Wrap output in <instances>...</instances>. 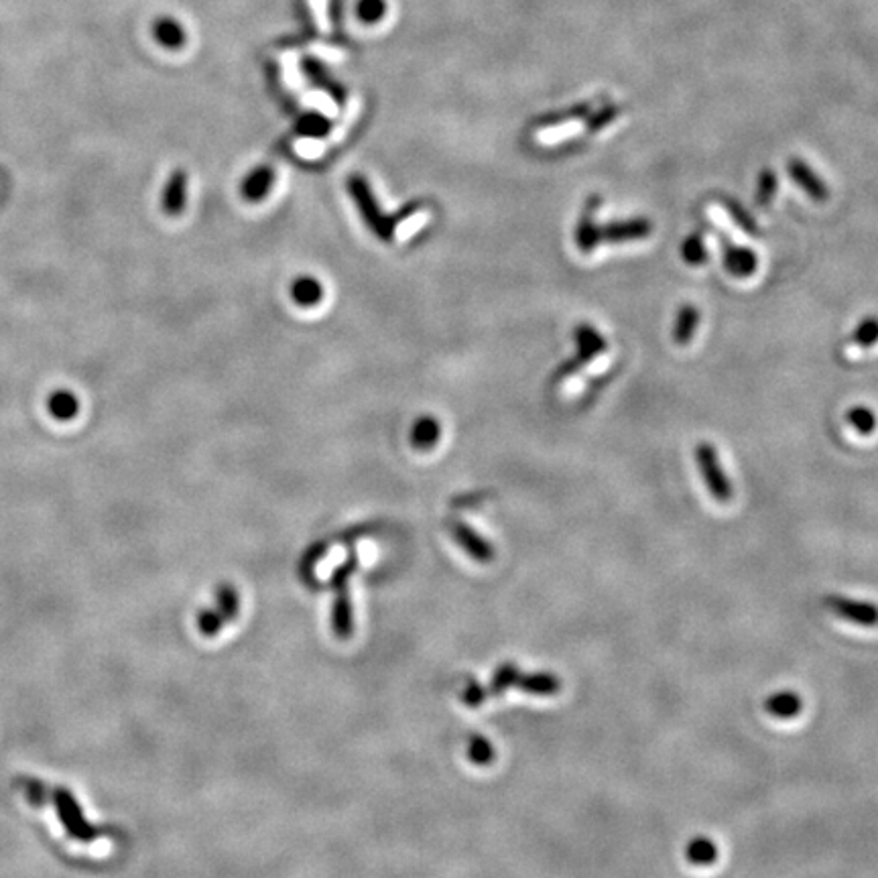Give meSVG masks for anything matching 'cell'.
<instances>
[{"instance_id": "cell-24", "label": "cell", "mask_w": 878, "mask_h": 878, "mask_svg": "<svg viewBox=\"0 0 878 878\" xmlns=\"http://www.w3.org/2000/svg\"><path fill=\"white\" fill-rule=\"evenodd\" d=\"M622 112H624V106H620V104H608V106H602L598 112H594V114L588 116V122H586L588 133H598V131L606 129L608 124H612Z\"/></svg>"}, {"instance_id": "cell-2", "label": "cell", "mask_w": 878, "mask_h": 878, "mask_svg": "<svg viewBox=\"0 0 878 878\" xmlns=\"http://www.w3.org/2000/svg\"><path fill=\"white\" fill-rule=\"evenodd\" d=\"M694 456H696V464L700 468V474H702L712 498L718 500L720 505L730 503L732 496H734V488H732L728 476L724 474L718 450L710 442H702L696 446Z\"/></svg>"}, {"instance_id": "cell-15", "label": "cell", "mask_w": 878, "mask_h": 878, "mask_svg": "<svg viewBox=\"0 0 878 878\" xmlns=\"http://www.w3.org/2000/svg\"><path fill=\"white\" fill-rule=\"evenodd\" d=\"M153 35H155L159 45H163V47H167L171 51L179 49L185 43L183 27L175 19H171V17L157 19L155 25H153Z\"/></svg>"}, {"instance_id": "cell-26", "label": "cell", "mask_w": 878, "mask_h": 878, "mask_svg": "<svg viewBox=\"0 0 878 878\" xmlns=\"http://www.w3.org/2000/svg\"><path fill=\"white\" fill-rule=\"evenodd\" d=\"M437 435H439V427H437V423L433 421V419H421V421H417V425H415V429H413V444L415 446H423V448H427V446H431V444H435V439H437Z\"/></svg>"}, {"instance_id": "cell-3", "label": "cell", "mask_w": 878, "mask_h": 878, "mask_svg": "<svg viewBox=\"0 0 878 878\" xmlns=\"http://www.w3.org/2000/svg\"><path fill=\"white\" fill-rule=\"evenodd\" d=\"M824 606L834 612L838 618L864 626V629H874L878 626V606L868 600H854L838 594L824 596Z\"/></svg>"}, {"instance_id": "cell-1", "label": "cell", "mask_w": 878, "mask_h": 878, "mask_svg": "<svg viewBox=\"0 0 878 878\" xmlns=\"http://www.w3.org/2000/svg\"><path fill=\"white\" fill-rule=\"evenodd\" d=\"M21 787H23V791H25L29 801H33L37 805L53 803L59 822L64 824L66 832L74 840L90 842V840H96L98 836H102L100 828H94L92 824H88L84 820L82 807L78 805L76 797L68 789H61V787H51L49 789L43 783H39L37 779H23Z\"/></svg>"}, {"instance_id": "cell-14", "label": "cell", "mask_w": 878, "mask_h": 878, "mask_svg": "<svg viewBox=\"0 0 878 878\" xmlns=\"http://www.w3.org/2000/svg\"><path fill=\"white\" fill-rule=\"evenodd\" d=\"M350 190H352L356 202L360 204V208H362L366 220L374 226L376 232H381V234H383L379 210H376V204H374V200H372V196H370V192H368V187H366L364 179H362V177H352V179H350Z\"/></svg>"}, {"instance_id": "cell-7", "label": "cell", "mask_w": 878, "mask_h": 878, "mask_svg": "<svg viewBox=\"0 0 878 878\" xmlns=\"http://www.w3.org/2000/svg\"><path fill=\"white\" fill-rule=\"evenodd\" d=\"M600 204H602L600 196H590V200L584 206L578 228H576V244L580 248V253H584V255L594 253V250L602 244L600 226L594 222V216H596V210L600 208Z\"/></svg>"}, {"instance_id": "cell-22", "label": "cell", "mask_w": 878, "mask_h": 878, "mask_svg": "<svg viewBox=\"0 0 878 878\" xmlns=\"http://www.w3.org/2000/svg\"><path fill=\"white\" fill-rule=\"evenodd\" d=\"M777 173L771 167H765L759 173V181H757V194H755V202L759 206H769L777 194Z\"/></svg>"}, {"instance_id": "cell-11", "label": "cell", "mask_w": 878, "mask_h": 878, "mask_svg": "<svg viewBox=\"0 0 878 878\" xmlns=\"http://www.w3.org/2000/svg\"><path fill=\"white\" fill-rule=\"evenodd\" d=\"M47 411L57 421H72L80 415V399L66 389H59L49 395Z\"/></svg>"}, {"instance_id": "cell-31", "label": "cell", "mask_w": 878, "mask_h": 878, "mask_svg": "<svg viewBox=\"0 0 878 878\" xmlns=\"http://www.w3.org/2000/svg\"><path fill=\"white\" fill-rule=\"evenodd\" d=\"M301 127L309 129V131H324V127H328V122L318 118V116H307L301 120Z\"/></svg>"}, {"instance_id": "cell-9", "label": "cell", "mask_w": 878, "mask_h": 878, "mask_svg": "<svg viewBox=\"0 0 878 878\" xmlns=\"http://www.w3.org/2000/svg\"><path fill=\"white\" fill-rule=\"evenodd\" d=\"M700 320H702L700 309L694 303H683L677 311V318L673 324V342L677 346H689L700 326Z\"/></svg>"}, {"instance_id": "cell-18", "label": "cell", "mask_w": 878, "mask_h": 878, "mask_svg": "<svg viewBox=\"0 0 878 878\" xmlns=\"http://www.w3.org/2000/svg\"><path fill=\"white\" fill-rule=\"evenodd\" d=\"M720 202H722V206L726 208V212L730 214V218L736 222V226H738L742 232H746V234H750V236H759V226H757L755 218H752V216L744 210V206H742L738 200H732V198H728V196H720Z\"/></svg>"}, {"instance_id": "cell-13", "label": "cell", "mask_w": 878, "mask_h": 878, "mask_svg": "<svg viewBox=\"0 0 878 878\" xmlns=\"http://www.w3.org/2000/svg\"><path fill=\"white\" fill-rule=\"evenodd\" d=\"M685 858L692 866H712L718 860V846L710 838L698 836L689 840L685 848Z\"/></svg>"}, {"instance_id": "cell-27", "label": "cell", "mask_w": 878, "mask_h": 878, "mask_svg": "<svg viewBox=\"0 0 878 878\" xmlns=\"http://www.w3.org/2000/svg\"><path fill=\"white\" fill-rule=\"evenodd\" d=\"M356 11L364 23H376V21L383 19L387 5H385V0H360Z\"/></svg>"}, {"instance_id": "cell-17", "label": "cell", "mask_w": 878, "mask_h": 878, "mask_svg": "<svg viewBox=\"0 0 878 878\" xmlns=\"http://www.w3.org/2000/svg\"><path fill=\"white\" fill-rule=\"evenodd\" d=\"M681 259L689 265V267H702L708 263V250H706V242L704 236L700 232L689 234L683 244H681Z\"/></svg>"}, {"instance_id": "cell-12", "label": "cell", "mask_w": 878, "mask_h": 878, "mask_svg": "<svg viewBox=\"0 0 878 878\" xmlns=\"http://www.w3.org/2000/svg\"><path fill=\"white\" fill-rule=\"evenodd\" d=\"M185 192H187V175L185 171H175L163 192V210L169 216H177L183 210Z\"/></svg>"}, {"instance_id": "cell-10", "label": "cell", "mask_w": 878, "mask_h": 878, "mask_svg": "<svg viewBox=\"0 0 878 878\" xmlns=\"http://www.w3.org/2000/svg\"><path fill=\"white\" fill-rule=\"evenodd\" d=\"M801 710L803 700L795 692H777L765 700V712L775 720H793Z\"/></svg>"}, {"instance_id": "cell-21", "label": "cell", "mask_w": 878, "mask_h": 878, "mask_svg": "<svg viewBox=\"0 0 878 878\" xmlns=\"http://www.w3.org/2000/svg\"><path fill=\"white\" fill-rule=\"evenodd\" d=\"M852 344L856 348H872L878 344V318L868 316L858 322L856 330L852 332Z\"/></svg>"}, {"instance_id": "cell-28", "label": "cell", "mask_w": 878, "mask_h": 878, "mask_svg": "<svg viewBox=\"0 0 878 878\" xmlns=\"http://www.w3.org/2000/svg\"><path fill=\"white\" fill-rule=\"evenodd\" d=\"M429 220V214L427 212H419V214H413V216H409L407 220H403L399 226H397V238L399 240H407V238H411L425 222Z\"/></svg>"}, {"instance_id": "cell-23", "label": "cell", "mask_w": 878, "mask_h": 878, "mask_svg": "<svg viewBox=\"0 0 878 878\" xmlns=\"http://www.w3.org/2000/svg\"><path fill=\"white\" fill-rule=\"evenodd\" d=\"M592 108H594V104L582 102V104H576V106H572L568 110H561V112L545 116L543 124H545V127H557V124H566V122H574V120H580V118H588L592 114Z\"/></svg>"}, {"instance_id": "cell-6", "label": "cell", "mask_w": 878, "mask_h": 878, "mask_svg": "<svg viewBox=\"0 0 878 878\" xmlns=\"http://www.w3.org/2000/svg\"><path fill=\"white\" fill-rule=\"evenodd\" d=\"M653 234V222L647 218H629L620 222H608L600 226V238L608 244L645 240Z\"/></svg>"}, {"instance_id": "cell-4", "label": "cell", "mask_w": 878, "mask_h": 878, "mask_svg": "<svg viewBox=\"0 0 878 878\" xmlns=\"http://www.w3.org/2000/svg\"><path fill=\"white\" fill-rule=\"evenodd\" d=\"M720 244H722V255H724V269L736 277V279H748L755 275L757 267H759V257L755 250L744 248V246H736L728 236L720 234Z\"/></svg>"}, {"instance_id": "cell-30", "label": "cell", "mask_w": 878, "mask_h": 878, "mask_svg": "<svg viewBox=\"0 0 878 878\" xmlns=\"http://www.w3.org/2000/svg\"><path fill=\"white\" fill-rule=\"evenodd\" d=\"M311 5H313V11H316V17H318V23H320V27H322L324 31H328V29H330V25H328V11H326V0H311Z\"/></svg>"}, {"instance_id": "cell-25", "label": "cell", "mask_w": 878, "mask_h": 878, "mask_svg": "<svg viewBox=\"0 0 878 878\" xmlns=\"http://www.w3.org/2000/svg\"><path fill=\"white\" fill-rule=\"evenodd\" d=\"M293 297L301 305H313L322 299V287L318 281H313V279H299L293 285Z\"/></svg>"}, {"instance_id": "cell-8", "label": "cell", "mask_w": 878, "mask_h": 878, "mask_svg": "<svg viewBox=\"0 0 878 878\" xmlns=\"http://www.w3.org/2000/svg\"><path fill=\"white\" fill-rule=\"evenodd\" d=\"M574 340H576V346H578V352H576L574 358L582 366L590 364L596 356H600V354H604L608 350L606 338L592 324H580L574 330Z\"/></svg>"}, {"instance_id": "cell-5", "label": "cell", "mask_w": 878, "mask_h": 878, "mask_svg": "<svg viewBox=\"0 0 878 878\" xmlns=\"http://www.w3.org/2000/svg\"><path fill=\"white\" fill-rule=\"evenodd\" d=\"M787 171H789V177L793 179V183H797L801 187V190L807 194L809 200L818 202V204H824V202L830 200L828 185L803 159L791 157L787 161Z\"/></svg>"}, {"instance_id": "cell-16", "label": "cell", "mask_w": 878, "mask_h": 878, "mask_svg": "<svg viewBox=\"0 0 878 878\" xmlns=\"http://www.w3.org/2000/svg\"><path fill=\"white\" fill-rule=\"evenodd\" d=\"M519 687H523L529 694L537 696H553L561 689V681L555 675L549 673H537V675H525L517 679Z\"/></svg>"}, {"instance_id": "cell-20", "label": "cell", "mask_w": 878, "mask_h": 878, "mask_svg": "<svg viewBox=\"0 0 878 878\" xmlns=\"http://www.w3.org/2000/svg\"><path fill=\"white\" fill-rule=\"evenodd\" d=\"M273 181V173L271 169H257L253 175H250L244 185H242V194L250 200H259L267 194L269 185Z\"/></svg>"}, {"instance_id": "cell-29", "label": "cell", "mask_w": 878, "mask_h": 878, "mask_svg": "<svg viewBox=\"0 0 878 878\" xmlns=\"http://www.w3.org/2000/svg\"><path fill=\"white\" fill-rule=\"evenodd\" d=\"M295 147H297V153L303 155V157H318V155L324 151L322 143L313 141V139H303V141H299Z\"/></svg>"}, {"instance_id": "cell-19", "label": "cell", "mask_w": 878, "mask_h": 878, "mask_svg": "<svg viewBox=\"0 0 878 878\" xmlns=\"http://www.w3.org/2000/svg\"><path fill=\"white\" fill-rule=\"evenodd\" d=\"M846 421L860 435H872L878 427V419H876L874 411H870L864 405H854L852 409H848Z\"/></svg>"}]
</instances>
